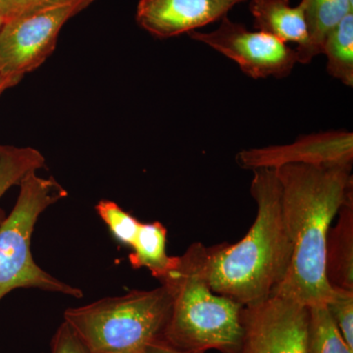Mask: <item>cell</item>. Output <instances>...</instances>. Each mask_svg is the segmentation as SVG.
<instances>
[{
    "label": "cell",
    "instance_id": "6da1fadb",
    "mask_svg": "<svg viewBox=\"0 0 353 353\" xmlns=\"http://www.w3.org/2000/svg\"><path fill=\"white\" fill-rule=\"evenodd\" d=\"M274 170L294 250L287 273L272 296L307 307L326 304L333 292L325 265L327 236L341 206L353 194L352 169L289 164Z\"/></svg>",
    "mask_w": 353,
    "mask_h": 353
},
{
    "label": "cell",
    "instance_id": "7a4b0ae2",
    "mask_svg": "<svg viewBox=\"0 0 353 353\" xmlns=\"http://www.w3.org/2000/svg\"><path fill=\"white\" fill-rule=\"evenodd\" d=\"M250 194L257 214L250 231L238 243L206 248L205 260L206 278L213 292L245 307L272 296L287 273L294 250L276 171H253Z\"/></svg>",
    "mask_w": 353,
    "mask_h": 353
},
{
    "label": "cell",
    "instance_id": "3957f363",
    "mask_svg": "<svg viewBox=\"0 0 353 353\" xmlns=\"http://www.w3.org/2000/svg\"><path fill=\"white\" fill-rule=\"evenodd\" d=\"M206 246L190 245L160 280L168 290L172 308L163 340L192 353L216 350L241 353L245 306L216 294L206 278Z\"/></svg>",
    "mask_w": 353,
    "mask_h": 353
},
{
    "label": "cell",
    "instance_id": "277c9868",
    "mask_svg": "<svg viewBox=\"0 0 353 353\" xmlns=\"http://www.w3.org/2000/svg\"><path fill=\"white\" fill-rule=\"evenodd\" d=\"M172 308L168 290H134L65 311L64 321L90 353H143L163 338Z\"/></svg>",
    "mask_w": 353,
    "mask_h": 353
},
{
    "label": "cell",
    "instance_id": "5b68a950",
    "mask_svg": "<svg viewBox=\"0 0 353 353\" xmlns=\"http://www.w3.org/2000/svg\"><path fill=\"white\" fill-rule=\"evenodd\" d=\"M20 192L10 214L0 225V301L20 288L83 297V290L66 284L34 262L31 241L39 216L68 196L53 176L41 178L31 172L20 183Z\"/></svg>",
    "mask_w": 353,
    "mask_h": 353
},
{
    "label": "cell",
    "instance_id": "8992f818",
    "mask_svg": "<svg viewBox=\"0 0 353 353\" xmlns=\"http://www.w3.org/2000/svg\"><path fill=\"white\" fill-rule=\"evenodd\" d=\"M83 10L58 7L6 19L0 30V74L20 83L52 54L62 27Z\"/></svg>",
    "mask_w": 353,
    "mask_h": 353
},
{
    "label": "cell",
    "instance_id": "52a82bcc",
    "mask_svg": "<svg viewBox=\"0 0 353 353\" xmlns=\"http://www.w3.org/2000/svg\"><path fill=\"white\" fill-rule=\"evenodd\" d=\"M190 37L233 60L252 79L285 78L297 63L296 48L262 32L248 31L245 26L225 16L215 31L190 32Z\"/></svg>",
    "mask_w": 353,
    "mask_h": 353
},
{
    "label": "cell",
    "instance_id": "ba28073f",
    "mask_svg": "<svg viewBox=\"0 0 353 353\" xmlns=\"http://www.w3.org/2000/svg\"><path fill=\"white\" fill-rule=\"evenodd\" d=\"M241 353H307L308 307L272 296L243 310Z\"/></svg>",
    "mask_w": 353,
    "mask_h": 353
},
{
    "label": "cell",
    "instance_id": "9c48e42d",
    "mask_svg": "<svg viewBox=\"0 0 353 353\" xmlns=\"http://www.w3.org/2000/svg\"><path fill=\"white\" fill-rule=\"evenodd\" d=\"M236 161L241 168L252 171L278 169L289 164L352 169L353 134L331 131L305 134L290 145L241 150Z\"/></svg>",
    "mask_w": 353,
    "mask_h": 353
},
{
    "label": "cell",
    "instance_id": "30bf717a",
    "mask_svg": "<svg viewBox=\"0 0 353 353\" xmlns=\"http://www.w3.org/2000/svg\"><path fill=\"white\" fill-rule=\"evenodd\" d=\"M245 0H139L136 20L139 27L158 39L196 31L222 20Z\"/></svg>",
    "mask_w": 353,
    "mask_h": 353
},
{
    "label": "cell",
    "instance_id": "8fae6325",
    "mask_svg": "<svg viewBox=\"0 0 353 353\" xmlns=\"http://www.w3.org/2000/svg\"><path fill=\"white\" fill-rule=\"evenodd\" d=\"M250 10L257 31L283 43H296L297 46L307 41V24L301 3L294 7L290 6V0H252Z\"/></svg>",
    "mask_w": 353,
    "mask_h": 353
},
{
    "label": "cell",
    "instance_id": "7c38bea8",
    "mask_svg": "<svg viewBox=\"0 0 353 353\" xmlns=\"http://www.w3.org/2000/svg\"><path fill=\"white\" fill-rule=\"evenodd\" d=\"M326 241V277L331 287L353 290V194L343 202Z\"/></svg>",
    "mask_w": 353,
    "mask_h": 353
},
{
    "label": "cell",
    "instance_id": "4fadbf2b",
    "mask_svg": "<svg viewBox=\"0 0 353 353\" xmlns=\"http://www.w3.org/2000/svg\"><path fill=\"white\" fill-rule=\"evenodd\" d=\"M307 24V41L296 48L297 63L308 64L322 54L323 44L347 14L353 12V0H301Z\"/></svg>",
    "mask_w": 353,
    "mask_h": 353
},
{
    "label": "cell",
    "instance_id": "5bb4252c",
    "mask_svg": "<svg viewBox=\"0 0 353 353\" xmlns=\"http://www.w3.org/2000/svg\"><path fill=\"white\" fill-rule=\"evenodd\" d=\"M167 229L160 222L141 223L129 260L132 268H146L158 281L173 266L176 257L166 252Z\"/></svg>",
    "mask_w": 353,
    "mask_h": 353
},
{
    "label": "cell",
    "instance_id": "9a60e30c",
    "mask_svg": "<svg viewBox=\"0 0 353 353\" xmlns=\"http://www.w3.org/2000/svg\"><path fill=\"white\" fill-rule=\"evenodd\" d=\"M327 72L347 87H353V12L330 31L323 44Z\"/></svg>",
    "mask_w": 353,
    "mask_h": 353
},
{
    "label": "cell",
    "instance_id": "2e32d148",
    "mask_svg": "<svg viewBox=\"0 0 353 353\" xmlns=\"http://www.w3.org/2000/svg\"><path fill=\"white\" fill-rule=\"evenodd\" d=\"M46 165L43 155L36 148L0 145V199L14 185H19L28 174ZM0 208V225L6 219Z\"/></svg>",
    "mask_w": 353,
    "mask_h": 353
},
{
    "label": "cell",
    "instance_id": "e0dca14e",
    "mask_svg": "<svg viewBox=\"0 0 353 353\" xmlns=\"http://www.w3.org/2000/svg\"><path fill=\"white\" fill-rule=\"evenodd\" d=\"M307 353H353L326 304L308 307Z\"/></svg>",
    "mask_w": 353,
    "mask_h": 353
},
{
    "label": "cell",
    "instance_id": "ac0fdd59",
    "mask_svg": "<svg viewBox=\"0 0 353 353\" xmlns=\"http://www.w3.org/2000/svg\"><path fill=\"white\" fill-rule=\"evenodd\" d=\"M95 210L116 240L129 248L134 245L141 222L121 208L116 202L106 199L99 201L95 205Z\"/></svg>",
    "mask_w": 353,
    "mask_h": 353
},
{
    "label": "cell",
    "instance_id": "d6986e66",
    "mask_svg": "<svg viewBox=\"0 0 353 353\" xmlns=\"http://www.w3.org/2000/svg\"><path fill=\"white\" fill-rule=\"evenodd\" d=\"M332 288L327 308L341 336L353 350V290Z\"/></svg>",
    "mask_w": 353,
    "mask_h": 353
},
{
    "label": "cell",
    "instance_id": "ffe728a7",
    "mask_svg": "<svg viewBox=\"0 0 353 353\" xmlns=\"http://www.w3.org/2000/svg\"><path fill=\"white\" fill-rule=\"evenodd\" d=\"M95 0H14V16L23 15L64 6H80L85 9Z\"/></svg>",
    "mask_w": 353,
    "mask_h": 353
},
{
    "label": "cell",
    "instance_id": "44dd1931",
    "mask_svg": "<svg viewBox=\"0 0 353 353\" xmlns=\"http://www.w3.org/2000/svg\"><path fill=\"white\" fill-rule=\"evenodd\" d=\"M51 353H90L78 334L67 324L62 323L51 341Z\"/></svg>",
    "mask_w": 353,
    "mask_h": 353
},
{
    "label": "cell",
    "instance_id": "7402d4cb",
    "mask_svg": "<svg viewBox=\"0 0 353 353\" xmlns=\"http://www.w3.org/2000/svg\"><path fill=\"white\" fill-rule=\"evenodd\" d=\"M143 353H192L185 352V350H179L170 343H167L163 339L153 341V343L146 347Z\"/></svg>",
    "mask_w": 353,
    "mask_h": 353
},
{
    "label": "cell",
    "instance_id": "603a6c76",
    "mask_svg": "<svg viewBox=\"0 0 353 353\" xmlns=\"http://www.w3.org/2000/svg\"><path fill=\"white\" fill-rule=\"evenodd\" d=\"M0 13L6 19L12 17L14 13V0H0Z\"/></svg>",
    "mask_w": 353,
    "mask_h": 353
},
{
    "label": "cell",
    "instance_id": "cb8c5ba5",
    "mask_svg": "<svg viewBox=\"0 0 353 353\" xmlns=\"http://www.w3.org/2000/svg\"><path fill=\"white\" fill-rule=\"evenodd\" d=\"M18 83H19L16 82V81L11 80V79L6 78V77L0 74V95L3 94V92H6V90H8V88L15 87Z\"/></svg>",
    "mask_w": 353,
    "mask_h": 353
},
{
    "label": "cell",
    "instance_id": "d4e9b609",
    "mask_svg": "<svg viewBox=\"0 0 353 353\" xmlns=\"http://www.w3.org/2000/svg\"><path fill=\"white\" fill-rule=\"evenodd\" d=\"M6 18L0 13V30H1L2 26H3L4 22H6Z\"/></svg>",
    "mask_w": 353,
    "mask_h": 353
}]
</instances>
